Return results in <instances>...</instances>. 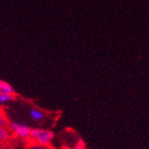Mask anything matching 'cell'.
<instances>
[{
    "instance_id": "cell-1",
    "label": "cell",
    "mask_w": 149,
    "mask_h": 149,
    "mask_svg": "<svg viewBox=\"0 0 149 149\" xmlns=\"http://www.w3.org/2000/svg\"><path fill=\"white\" fill-rule=\"evenodd\" d=\"M53 137H54V133L52 131L35 128V129H31V134L29 140L33 144H37L43 147H48L52 142Z\"/></svg>"
},
{
    "instance_id": "cell-2",
    "label": "cell",
    "mask_w": 149,
    "mask_h": 149,
    "mask_svg": "<svg viewBox=\"0 0 149 149\" xmlns=\"http://www.w3.org/2000/svg\"><path fill=\"white\" fill-rule=\"evenodd\" d=\"M10 129L12 131L13 136L17 137V139H22V140H29L30 139L31 129L27 125L12 121L10 124Z\"/></svg>"
},
{
    "instance_id": "cell-3",
    "label": "cell",
    "mask_w": 149,
    "mask_h": 149,
    "mask_svg": "<svg viewBox=\"0 0 149 149\" xmlns=\"http://www.w3.org/2000/svg\"><path fill=\"white\" fill-rule=\"evenodd\" d=\"M13 134L10 128L0 127V145H6L12 140Z\"/></svg>"
},
{
    "instance_id": "cell-4",
    "label": "cell",
    "mask_w": 149,
    "mask_h": 149,
    "mask_svg": "<svg viewBox=\"0 0 149 149\" xmlns=\"http://www.w3.org/2000/svg\"><path fill=\"white\" fill-rule=\"evenodd\" d=\"M0 95H15V93L13 87L9 83L2 81L0 84Z\"/></svg>"
},
{
    "instance_id": "cell-5",
    "label": "cell",
    "mask_w": 149,
    "mask_h": 149,
    "mask_svg": "<svg viewBox=\"0 0 149 149\" xmlns=\"http://www.w3.org/2000/svg\"><path fill=\"white\" fill-rule=\"evenodd\" d=\"M30 116H31V118L33 119V120L40 121V120H43V119H44V117H45V114H44L42 111H40V110L32 109L31 111H30Z\"/></svg>"
},
{
    "instance_id": "cell-6",
    "label": "cell",
    "mask_w": 149,
    "mask_h": 149,
    "mask_svg": "<svg viewBox=\"0 0 149 149\" xmlns=\"http://www.w3.org/2000/svg\"><path fill=\"white\" fill-rule=\"evenodd\" d=\"M10 120L6 114L4 113L2 109H0V127H6V128H10Z\"/></svg>"
},
{
    "instance_id": "cell-7",
    "label": "cell",
    "mask_w": 149,
    "mask_h": 149,
    "mask_svg": "<svg viewBox=\"0 0 149 149\" xmlns=\"http://www.w3.org/2000/svg\"><path fill=\"white\" fill-rule=\"evenodd\" d=\"M14 98H15V95H0V104H4Z\"/></svg>"
},
{
    "instance_id": "cell-8",
    "label": "cell",
    "mask_w": 149,
    "mask_h": 149,
    "mask_svg": "<svg viewBox=\"0 0 149 149\" xmlns=\"http://www.w3.org/2000/svg\"><path fill=\"white\" fill-rule=\"evenodd\" d=\"M0 149H12L11 146H9V144H6V145H0Z\"/></svg>"
},
{
    "instance_id": "cell-9",
    "label": "cell",
    "mask_w": 149,
    "mask_h": 149,
    "mask_svg": "<svg viewBox=\"0 0 149 149\" xmlns=\"http://www.w3.org/2000/svg\"><path fill=\"white\" fill-rule=\"evenodd\" d=\"M47 149H54V148H52V147H48Z\"/></svg>"
},
{
    "instance_id": "cell-10",
    "label": "cell",
    "mask_w": 149,
    "mask_h": 149,
    "mask_svg": "<svg viewBox=\"0 0 149 149\" xmlns=\"http://www.w3.org/2000/svg\"><path fill=\"white\" fill-rule=\"evenodd\" d=\"M82 149H88V148H85V147H83V148H82Z\"/></svg>"
}]
</instances>
